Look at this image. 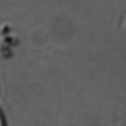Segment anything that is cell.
Wrapping results in <instances>:
<instances>
[{
	"label": "cell",
	"mask_w": 126,
	"mask_h": 126,
	"mask_svg": "<svg viewBox=\"0 0 126 126\" xmlns=\"http://www.w3.org/2000/svg\"><path fill=\"white\" fill-rule=\"evenodd\" d=\"M0 126H4V121H3V118L2 117L1 112H0Z\"/></svg>",
	"instance_id": "obj_1"
}]
</instances>
